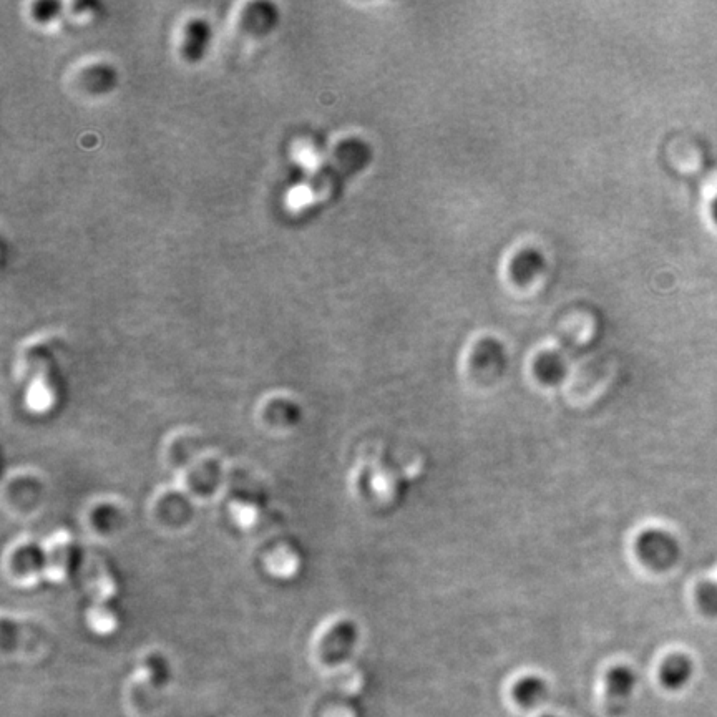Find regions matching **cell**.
<instances>
[{"label": "cell", "instance_id": "6da1fadb", "mask_svg": "<svg viewBox=\"0 0 717 717\" xmlns=\"http://www.w3.org/2000/svg\"><path fill=\"white\" fill-rule=\"evenodd\" d=\"M638 560L649 570L666 571L681 557V548L674 535L661 528H646L635 540Z\"/></svg>", "mask_w": 717, "mask_h": 717}, {"label": "cell", "instance_id": "7a4b0ae2", "mask_svg": "<svg viewBox=\"0 0 717 717\" xmlns=\"http://www.w3.org/2000/svg\"><path fill=\"white\" fill-rule=\"evenodd\" d=\"M636 684L638 676L630 666L620 664L608 669L605 678V704L611 717L625 716Z\"/></svg>", "mask_w": 717, "mask_h": 717}, {"label": "cell", "instance_id": "3957f363", "mask_svg": "<svg viewBox=\"0 0 717 717\" xmlns=\"http://www.w3.org/2000/svg\"><path fill=\"white\" fill-rule=\"evenodd\" d=\"M469 366L472 374L482 381L502 376L507 369V352L502 342L493 337L480 339L470 351Z\"/></svg>", "mask_w": 717, "mask_h": 717}, {"label": "cell", "instance_id": "277c9868", "mask_svg": "<svg viewBox=\"0 0 717 717\" xmlns=\"http://www.w3.org/2000/svg\"><path fill=\"white\" fill-rule=\"evenodd\" d=\"M357 639H359V630H357L356 623L349 620L339 621L322 638V654L331 663L344 661L352 653Z\"/></svg>", "mask_w": 717, "mask_h": 717}, {"label": "cell", "instance_id": "5b68a950", "mask_svg": "<svg viewBox=\"0 0 717 717\" xmlns=\"http://www.w3.org/2000/svg\"><path fill=\"white\" fill-rule=\"evenodd\" d=\"M72 540L69 533H57L50 537L44 548V573L52 581H62L67 573Z\"/></svg>", "mask_w": 717, "mask_h": 717}, {"label": "cell", "instance_id": "8992f818", "mask_svg": "<svg viewBox=\"0 0 717 717\" xmlns=\"http://www.w3.org/2000/svg\"><path fill=\"white\" fill-rule=\"evenodd\" d=\"M694 664L684 654H671L659 668V683L668 691H681L693 679Z\"/></svg>", "mask_w": 717, "mask_h": 717}, {"label": "cell", "instance_id": "52a82bcc", "mask_svg": "<svg viewBox=\"0 0 717 717\" xmlns=\"http://www.w3.org/2000/svg\"><path fill=\"white\" fill-rule=\"evenodd\" d=\"M543 271V258L537 251L533 249H520L518 253L513 254L510 263H508V274L513 283L525 284L532 283L538 274Z\"/></svg>", "mask_w": 717, "mask_h": 717}, {"label": "cell", "instance_id": "ba28073f", "mask_svg": "<svg viewBox=\"0 0 717 717\" xmlns=\"http://www.w3.org/2000/svg\"><path fill=\"white\" fill-rule=\"evenodd\" d=\"M533 374L545 386H558L565 381L568 366L561 354L555 351L540 352L533 361Z\"/></svg>", "mask_w": 717, "mask_h": 717}, {"label": "cell", "instance_id": "9c48e42d", "mask_svg": "<svg viewBox=\"0 0 717 717\" xmlns=\"http://www.w3.org/2000/svg\"><path fill=\"white\" fill-rule=\"evenodd\" d=\"M512 696L523 709H535L548 698V684L540 676H525L513 684Z\"/></svg>", "mask_w": 717, "mask_h": 717}, {"label": "cell", "instance_id": "30bf717a", "mask_svg": "<svg viewBox=\"0 0 717 717\" xmlns=\"http://www.w3.org/2000/svg\"><path fill=\"white\" fill-rule=\"evenodd\" d=\"M211 29L205 20H193L185 30L183 42V57L188 62H198L203 59L206 47L210 44Z\"/></svg>", "mask_w": 717, "mask_h": 717}, {"label": "cell", "instance_id": "8fae6325", "mask_svg": "<svg viewBox=\"0 0 717 717\" xmlns=\"http://www.w3.org/2000/svg\"><path fill=\"white\" fill-rule=\"evenodd\" d=\"M266 568L276 578L288 580V578L298 575L299 568H301V557L293 548H278L273 555H269L266 560Z\"/></svg>", "mask_w": 717, "mask_h": 717}, {"label": "cell", "instance_id": "7c38bea8", "mask_svg": "<svg viewBox=\"0 0 717 717\" xmlns=\"http://www.w3.org/2000/svg\"><path fill=\"white\" fill-rule=\"evenodd\" d=\"M88 623L93 631H97L100 635H108L117 628V618L112 611L105 608V605L93 606L88 613Z\"/></svg>", "mask_w": 717, "mask_h": 717}, {"label": "cell", "instance_id": "4fadbf2b", "mask_svg": "<svg viewBox=\"0 0 717 717\" xmlns=\"http://www.w3.org/2000/svg\"><path fill=\"white\" fill-rule=\"evenodd\" d=\"M696 600L704 615L717 618V583L708 581L699 586L696 591Z\"/></svg>", "mask_w": 717, "mask_h": 717}, {"label": "cell", "instance_id": "5bb4252c", "mask_svg": "<svg viewBox=\"0 0 717 717\" xmlns=\"http://www.w3.org/2000/svg\"><path fill=\"white\" fill-rule=\"evenodd\" d=\"M231 515L239 527H251L258 522V508L253 502H235L231 507Z\"/></svg>", "mask_w": 717, "mask_h": 717}, {"label": "cell", "instance_id": "9a60e30c", "mask_svg": "<svg viewBox=\"0 0 717 717\" xmlns=\"http://www.w3.org/2000/svg\"><path fill=\"white\" fill-rule=\"evenodd\" d=\"M711 213H713L714 221L717 223V196L714 198L713 206H711Z\"/></svg>", "mask_w": 717, "mask_h": 717}, {"label": "cell", "instance_id": "2e32d148", "mask_svg": "<svg viewBox=\"0 0 717 717\" xmlns=\"http://www.w3.org/2000/svg\"><path fill=\"white\" fill-rule=\"evenodd\" d=\"M542 717H557V716H552V714H543Z\"/></svg>", "mask_w": 717, "mask_h": 717}]
</instances>
